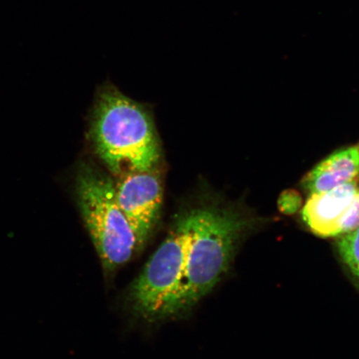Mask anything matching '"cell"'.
<instances>
[{"label":"cell","instance_id":"9","mask_svg":"<svg viewBox=\"0 0 359 359\" xmlns=\"http://www.w3.org/2000/svg\"><path fill=\"white\" fill-rule=\"evenodd\" d=\"M359 150V149H358Z\"/></svg>","mask_w":359,"mask_h":359},{"label":"cell","instance_id":"7","mask_svg":"<svg viewBox=\"0 0 359 359\" xmlns=\"http://www.w3.org/2000/svg\"><path fill=\"white\" fill-rule=\"evenodd\" d=\"M359 174V150L349 147L332 154L304 180V187L313 193L329 191L356 180Z\"/></svg>","mask_w":359,"mask_h":359},{"label":"cell","instance_id":"8","mask_svg":"<svg viewBox=\"0 0 359 359\" xmlns=\"http://www.w3.org/2000/svg\"><path fill=\"white\" fill-rule=\"evenodd\" d=\"M338 248L341 258L359 280V226L340 238Z\"/></svg>","mask_w":359,"mask_h":359},{"label":"cell","instance_id":"2","mask_svg":"<svg viewBox=\"0 0 359 359\" xmlns=\"http://www.w3.org/2000/svg\"><path fill=\"white\" fill-rule=\"evenodd\" d=\"M92 142L98 156L116 175L155 170L161 156L149 114L118 90H102L94 109Z\"/></svg>","mask_w":359,"mask_h":359},{"label":"cell","instance_id":"1","mask_svg":"<svg viewBox=\"0 0 359 359\" xmlns=\"http://www.w3.org/2000/svg\"><path fill=\"white\" fill-rule=\"evenodd\" d=\"M192 226L185 271L160 318L190 311L212 291L230 267L245 222L237 214L214 205L191 209Z\"/></svg>","mask_w":359,"mask_h":359},{"label":"cell","instance_id":"6","mask_svg":"<svg viewBox=\"0 0 359 359\" xmlns=\"http://www.w3.org/2000/svg\"><path fill=\"white\" fill-rule=\"evenodd\" d=\"M303 218L320 236L346 234L359 226V188L356 180L329 191L313 193L303 210Z\"/></svg>","mask_w":359,"mask_h":359},{"label":"cell","instance_id":"3","mask_svg":"<svg viewBox=\"0 0 359 359\" xmlns=\"http://www.w3.org/2000/svg\"><path fill=\"white\" fill-rule=\"evenodd\" d=\"M76 193L81 214L106 273L128 263L137 252V239L120 209L111 179L88 163L79 165Z\"/></svg>","mask_w":359,"mask_h":359},{"label":"cell","instance_id":"4","mask_svg":"<svg viewBox=\"0 0 359 359\" xmlns=\"http://www.w3.org/2000/svg\"><path fill=\"white\" fill-rule=\"evenodd\" d=\"M191 226V209L180 215L130 289L133 311L146 320H158L176 294L185 271Z\"/></svg>","mask_w":359,"mask_h":359},{"label":"cell","instance_id":"5","mask_svg":"<svg viewBox=\"0 0 359 359\" xmlns=\"http://www.w3.org/2000/svg\"><path fill=\"white\" fill-rule=\"evenodd\" d=\"M163 186L155 170L123 175L115 185L116 201L137 239V251L144 246L158 219Z\"/></svg>","mask_w":359,"mask_h":359}]
</instances>
